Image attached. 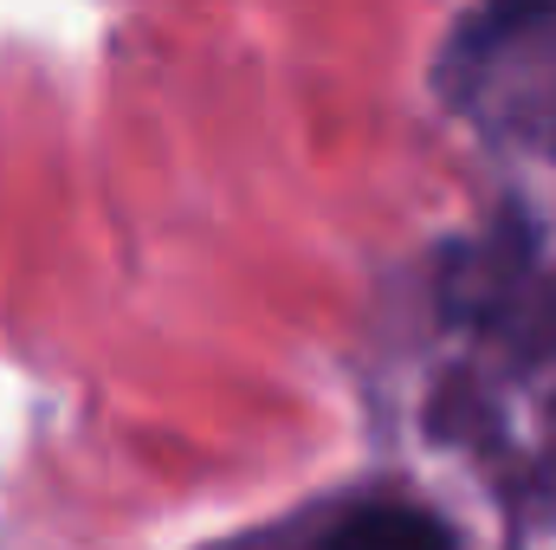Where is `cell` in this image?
<instances>
[{
    "label": "cell",
    "instance_id": "obj_1",
    "mask_svg": "<svg viewBox=\"0 0 556 550\" xmlns=\"http://www.w3.org/2000/svg\"><path fill=\"white\" fill-rule=\"evenodd\" d=\"M324 550H453L446 532L427 518V512H408V505H363L356 518H343Z\"/></svg>",
    "mask_w": 556,
    "mask_h": 550
}]
</instances>
